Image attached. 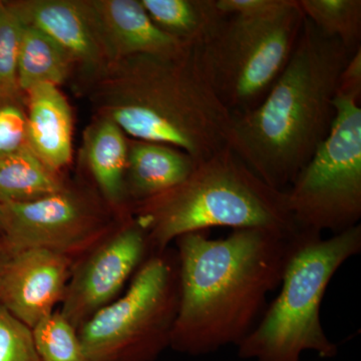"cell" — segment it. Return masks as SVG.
Wrapping results in <instances>:
<instances>
[{"mask_svg":"<svg viewBox=\"0 0 361 361\" xmlns=\"http://www.w3.org/2000/svg\"><path fill=\"white\" fill-rule=\"evenodd\" d=\"M299 233L247 228L222 239L195 232L176 240L179 306L170 345L191 355L238 346L279 288Z\"/></svg>","mask_w":361,"mask_h":361,"instance_id":"cell-1","label":"cell"},{"mask_svg":"<svg viewBox=\"0 0 361 361\" xmlns=\"http://www.w3.org/2000/svg\"><path fill=\"white\" fill-rule=\"evenodd\" d=\"M97 116L130 139L161 142L197 163L228 147L232 114L202 65L199 47L175 56H130L87 82Z\"/></svg>","mask_w":361,"mask_h":361,"instance_id":"cell-2","label":"cell"},{"mask_svg":"<svg viewBox=\"0 0 361 361\" xmlns=\"http://www.w3.org/2000/svg\"><path fill=\"white\" fill-rule=\"evenodd\" d=\"M350 56L305 18L288 65L263 101L232 114L228 147L268 186L285 192L326 139Z\"/></svg>","mask_w":361,"mask_h":361,"instance_id":"cell-3","label":"cell"},{"mask_svg":"<svg viewBox=\"0 0 361 361\" xmlns=\"http://www.w3.org/2000/svg\"><path fill=\"white\" fill-rule=\"evenodd\" d=\"M151 251H165L183 235L258 228L295 236L286 192L273 189L229 147L197 165L179 186L133 206Z\"/></svg>","mask_w":361,"mask_h":361,"instance_id":"cell-4","label":"cell"},{"mask_svg":"<svg viewBox=\"0 0 361 361\" xmlns=\"http://www.w3.org/2000/svg\"><path fill=\"white\" fill-rule=\"evenodd\" d=\"M361 251V225L323 239L300 232L285 266L279 293L255 329L239 344L238 355L256 361H300L305 351L336 355L323 329L320 310L332 278Z\"/></svg>","mask_w":361,"mask_h":361,"instance_id":"cell-5","label":"cell"},{"mask_svg":"<svg viewBox=\"0 0 361 361\" xmlns=\"http://www.w3.org/2000/svg\"><path fill=\"white\" fill-rule=\"evenodd\" d=\"M305 16L298 0L256 18L228 16L199 47L202 65L231 114L253 110L290 61Z\"/></svg>","mask_w":361,"mask_h":361,"instance_id":"cell-6","label":"cell"},{"mask_svg":"<svg viewBox=\"0 0 361 361\" xmlns=\"http://www.w3.org/2000/svg\"><path fill=\"white\" fill-rule=\"evenodd\" d=\"M165 251L149 256L127 292L78 329L87 361H149L170 345L179 306V265L177 253Z\"/></svg>","mask_w":361,"mask_h":361,"instance_id":"cell-7","label":"cell"},{"mask_svg":"<svg viewBox=\"0 0 361 361\" xmlns=\"http://www.w3.org/2000/svg\"><path fill=\"white\" fill-rule=\"evenodd\" d=\"M360 101L337 94L336 116L326 139L285 191L299 232L336 235L360 224Z\"/></svg>","mask_w":361,"mask_h":361,"instance_id":"cell-8","label":"cell"},{"mask_svg":"<svg viewBox=\"0 0 361 361\" xmlns=\"http://www.w3.org/2000/svg\"><path fill=\"white\" fill-rule=\"evenodd\" d=\"M104 226L90 199L66 187L35 201L0 203L1 240L9 254L44 249L71 257L97 242Z\"/></svg>","mask_w":361,"mask_h":361,"instance_id":"cell-9","label":"cell"},{"mask_svg":"<svg viewBox=\"0 0 361 361\" xmlns=\"http://www.w3.org/2000/svg\"><path fill=\"white\" fill-rule=\"evenodd\" d=\"M149 251L146 233L132 218L78 268L66 286L61 314L80 329L97 311L115 300Z\"/></svg>","mask_w":361,"mask_h":361,"instance_id":"cell-10","label":"cell"},{"mask_svg":"<svg viewBox=\"0 0 361 361\" xmlns=\"http://www.w3.org/2000/svg\"><path fill=\"white\" fill-rule=\"evenodd\" d=\"M71 257L44 249L11 253L0 269V304L33 329L65 296Z\"/></svg>","mask_w":361,"mask_h":361,"instance_id":"cell-11","label":"cell"},{"mask_svg":"<svg viewBox=\"0 0 361 361\" xmlns=\"http://www.w3.org/2000/svg\"><path fill=\"white\" fill-rule=\"evenodd\" d=\"M109 65L130 58L175 56L191 49L154 23L141 0H85Z\"/></svg>","mask_w":361,"mask_h":361,"instance_id":"cell-12","label":"cell"},{"mask_svg":"<svg viewBox=\"0 0 361 361\" xmlns=\"http://www.w3.org/2000/svg\"><path fill=\"white\" fill-rule=\"evenodd\" d=\"M23 25L49 35L89 82L109 66L85 0H23L7 4Z\"/></svg>","mask_w":361,"mask_h":361,"instance_id":"cell-13","label":"cell"},{"mask_svg":"<svg viewBox=\"0 0 361 361\" xmlns=\"http://www.w3.org/2000/svg\"><path fill=\"white\" fill-rule=\"evenodd\" d=\"M25 94L28 147L47 167L59 174L73 159L71 104L58 85H37Z\"/></svg>","mask_w":361,"mask_h":361,"instance_id":"cell-14","label":"cell"},{"mask_svg":"<svg viewBox=\"0 0 361 361\" xmlns=\"http://www.w3.org/2000/svg\"><path fill=\"white\" fill-rule=\"evenodd\" d=\"M198 164L170 145L129 139L128 199L134 205L165 193L187 180Z\"/></svg>","mask_w":361,"mask_h":361,"instance_id":"cell-15","label":"cell"},{"mask_svg":"<svg viewBox=\"0 0 361 361\" xmlns=\"http://www.w3.org/2000/svg\"><path fill=\"white\" fill-rule=\"evenodd\" d=\"M84 158L104 198L122 208L128 199L126 187L129 137L106 118L97 116L85 133Z\"/></svg>","mask_w":361,"mask_h":361,"instance_id":"cell-16","label":"cell"},{"mask_svg":"<svg viewBox=\"0 0 361 361\" xmlns=\"http://www.w3.org/2000/svg\"><path fill=\"white\" fill-rule=\"evenodd\" d=\"M151 20L164 32L189 47H202L227 16L217 0H141Z\"/></svg>","mask_w":361,"mask_h":361,"instance_id":"cell-17","label":"cell"},{"mask_svg":"<svg viewBox=\"0 0 361 361\" xmlns=\"http://www.w3.org/2000/svg\"><path fill=\"white\" fill-rule=\"evenodd\" d=\"M75 71L63 47L42 30L23 25L18 59V82L23 94L42 84L59 87Z\"/></svg>","mask_w":361,"mask_h":361,"instance_id":"cell-18","label":"cell"},{"mask_svg":"<svg viewBox=\"0 0 361 361\" xmlns=\"http://www.w3.org/2000/svg\"><path fill=\"white\" fill-rule=\"evenodd\" d=\"M66 186L30 147L0 156V203L30 202L58 193Z\"/></svg>","mask_w":361,"mask_h":361,"instance_id":"cell-19","label":"cell"},{"mask_svg":"<svg viewBox=\"0 0 361 361\" xmlns=\"http://www.w3.org/2000/svg\"><path fill=\"white\" fill-rule=\"evenodd\" d=\"M306 20L351 54L361 47L360 0H298Z\"/></svg>","mask_w":361,"mask_h":361,"instance_id":"cell-20","label":"cell"},{"mask_svg":"<svg viewBox=\"0 0 361 361\" xmlns=\"http://www.w3.org/2000/svg\"><path fill=\"white\" fill-rule=\"evenodd\" d=\"M32 330L42 361H87L78 330L61 312H52Z\"/></svg>","mask_w":361,"mask_h":361,"instance_id":"cell-21","label":"cell"},{"mask_svg":"<svg viewBox=\"0 0 361 361\" xmlns=\"http://www.w3.org/2000/svg\"><path fill=\"white\" fill-rule=\"evenodd\" d=\"M23 23L0 2V101L23 96L18 82V59Z\"/></svg>","mask_w":361,"mask_h":361,"instance_id":"cell-22","label":"cell"},{"mask_svg":"<svg viewBox=\"0 0 361 361\" xmlns=\"http://www.w3.org/2000/svg\"><path fill=\"white\" fill-rule=\"evenodd\" d=\"M0 361H42L32 330L0 304Z\"/></svg>","mask_w":361,"mask_h":361,"instance_id":"cell-23","label":"cell"},{"mask_svg":"<svg viewBox=\"0 0 361 361\" xmlns=\"http://www.w3.org/2000/svg\"><path fill=\"white\" fill-rule=\"evenodd\" d=\"M28 147L25 94L0 101V156Z\"/></svg>","mask_w":361,"mask_h":361,"instance_id":"cell-24","label":"cell"},{"mask_svg":"<svg viewBox=\"0 0 361 361\" xmlns=\"http://www.w3.org/2000/svg\"><path fill=\"white\" fill-rule=\"evenodd\" d=\"M292 0H217L225 16L256 18L275 13L291 4Z\"/></svg>","mask_w":361,"mask_h":361,"instance_id":"cell-25","label":"cell"},{"mask_svg":"<svg viewBox=\"0 0 361 361\" xmlns=\"http://www.w3.org/2000/svg\"><path fill=\"white\" fill-rule=\"evenodd\" d=\"M337 94L355 97L361 96V47L351 54L342 70L337 85Z\"/></svg>","mask_w":361,"mask_h":361,"instance_id":"cell-26","label":"cell"},{"mask_svg":"<svg viewBox=\"0 0 361 361\" xmlns=\"http://www.w3.org/2000/svg\"><path fill=\"white\" fill-rule=\"evenodd\" d=\"M8 255V251L6 250L4 242H2V240L0 239V269H1L2 265H4V263L6 262Z\"/></svg>","mask_w":361,"mask_h":361,"instance_id":"cell-27","label":"cell"},{"mask_svg":"<svg viewBox=\"0 0 361 361\" xmlns=\"http://www.w3.org/2000/svg\"><path fill=\"white\" fill-rule=\"evenodd\" d=\"M0 239H1V230H0Z\"/></svg>","mask_w":361,"mask_h":361,"instance_id":"cell-28","label":"cell"}]
</instances>
